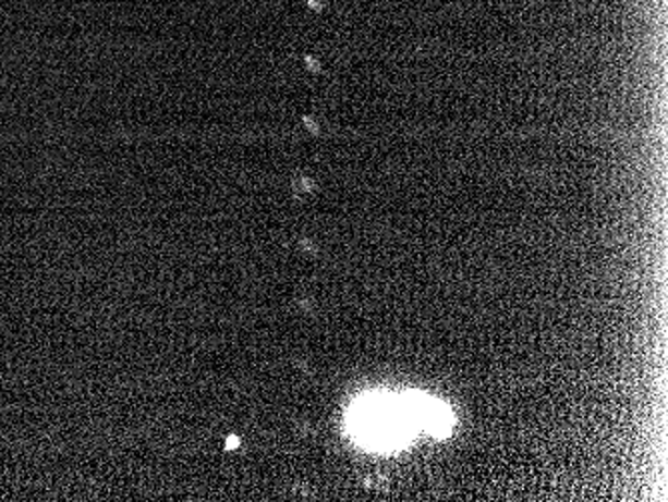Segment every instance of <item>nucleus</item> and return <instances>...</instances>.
Wrapping results in <instances>:
<instances>
[{
  "label": "nucleus",
  "instance_id": "nucleus-1",
  "mask_svg": "<svg viewBox=\"0 0 668 502\" xmlns=\"http://www.w3.org/2000/svg\"><path fill=\"white\" fill-rule=\"evenodd\" d=\"M423 396H366L349 415V429L354 439L373 446L390 449L423 430Z\"/></svg>",
  "mask_w": 668,
  "mask_h": 502
}]
</instances>
